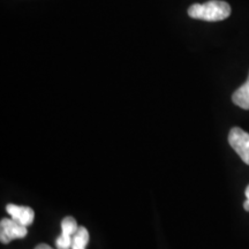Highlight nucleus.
<instances>
[{"mask_svg":"<svg viewBox=\"0 0 249 249\" xmlns=\"http://www.w3.org/2000/svg\"><path fill=\"white\" fill-rule=\"evenodd\" d=\"M79 227L73 217H65L61 222V234L55 240L57 249H71L73 236L77 232Z\"/></svg>","mask_w":249,"mask_h":249,"instance_id":"obj_4","label":"nucleus"},{"mask_svg":"<svg viewBox=\"0 0 249 249\" xmlns=\"http://www.w3.org/2000/svg\"><path fill=\"white\" fill-rule=\"evenodd\" d=\"M188 15L195 20L217 22L231 15V6L223 0H211L205 4H194L188 8Z\"/></svg>","mask_w":249,"mask_h":249,"instance_id":"obj_1","label":"nucleus"},{"mask_svg":"<svg viewBox=\"0 0 249 249\" xmlns=\"http://www.w3.org/2000/svg\"><path fill=\"white\" fill-rule=\"evenodd\" d=\"M35 249H53V248H51L49 245H46V244H39L38 246H36Z\"/></svg>","mask_w":249,"mask_h":249,"instance_id":"obj_9","label":"nucleus"},{"mask_svg":"<svg viewBox=\"0 0 249 249\" xmlns=\"http://www.w3.org/2000/svg\"><path fill=\"white\" fill-rule=\"evenodd\" d=\"M90 235L88 230L85 226H80L77 232L73 236L71 249H86L88 246Z\"/></svg>","mask_w":249,"mask_h":249,"instance_id":"obj_7","label":"nucleus"},{"mask_svg":"<svg viewBox=\"0 0 249 249\" xmlns=\"http://www.w3.org/2000/svg\"><path fill=\"white\" fill-rule=\"evenodd\" d=\"M229 143L244 163L249 165V134L239 127H234L229 134Z\"/></svg>","mask_w":249,"mask_h":249,"instance_id":"obj_2","label":"nucleus"},{"mask_svg":"<svg viewBox=\"0 0 249 249\" xmlns=\"http://www.w3.org/2000/svg\"><path fill=\"white\" fill-rule=\"evenodd\" d=\"M27 226L21 225L11 218H2L0 222V241L7 245L15 239H22L27 236Z\"/></svg>","mask_w":249,"mask_h":249,"instance_id":"obj_3","label":"nucleus"},{"mask_svg":"<svg viewBox=\"0 0 249 249\" xmlns=\"http://www.w3.org/2000/svg\"><path fill=\"white\" fill-rule=\"evenodd\" d=\"M232 101L239 107L249 110V74L247 81L233 93Z\"/></svg>","mask_w":249,"mask_h":249,"instance_id":"obj_6","label":"nucleus"},{"mask_svg":"<svg viewBox=\"0 0 249 249\" xmlns=\"http://www.w3.org/2000/svg\"><path fill=\"white\" fill-rule=\"evenodd\" d=\"M6 211H7L12 219L23 226L31 225L34 219H35V211L29 207L8 204L7 207H6Z\"/></svg>","mask_w":249,"mask_h":249,"instance_id":"obj_5","label":"nucleus"},{"mask_svg":"<svg viewBox=\"0 0 249 249\" xmlns=\"http://www.w3.org/2000/svg\"><path fill=\"white\" fill-rule=\"evenodd\" d=\"M245 195H246V197H247V200H246V202L244 203V208H245L246 211H249V185H248L247 188H246Z\"/></svg>","mask_w":249,"mask_h":249,"instance_id":"obj_8","label":"nucleus"}]
</instances>
